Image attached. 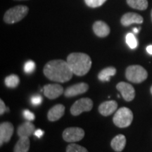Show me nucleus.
Returning a JSON list of instances; mask_svg holds the SVG:
<instances>
[{"mask_svg":"<svg viewBox=\"0 0 152 152\" xmlns=\"http://www.w3.org/2000/svg\"><path fill=\"white\" fill-rule=\"evenodd\" d=\"M43 72L49 80L58 83L69 81L74 75L67 61L60 59L52 60L47 63Z\"/></svg>","mask_w":152,"mask_h":152,"instance_id":"obj_1","label":"nucleus"},{"mask_svg":"<svg viewBox=\"0 0 152 152\" xmlns=\"http://www.w3.org/2000/svg\"><path fill=\"white\" fill-rule=\"evenodd\" d=\"M66 61L74 75L77 76L86 75L92 66V60L90 56L84 53H72L68 56Z\"/></svg>","mask_w":152,"mask_h":152,"instance_id":"obj_2","label":"nucleus"},{"mask_svg":"<svg viewBox=\"0 0 152 152\" xmlns=\"http://www.w3.org/2000/svg\"><path fill=\"white\" fill-rule=\"evenodd\" d=\"M148 77V73L146 69L141 66L132 65L128 66L125 71V77L133 83H141Z\"/></svg>","mask_w":152,"mask_h":152,"instance_id":"obj_3","label":"nucleus"},{"mask_svg":"<svg viewBox=\"0 0 152 152\" xmlns=\"http://www.w3.org/2000/svg\"><path fill=\"white\" fill-rule=\"evenodd\" d=\"M133 121V113L130 109L122 107L118 109L114 115L113 121L115 125L121 128L129 127Z\"/></svg>","mask_w":152,"mask_h":152,"instance_id":"obj_4","label":"nucleus"},{"mask_svg":"<svg viewBox=\"0 0 152 152\" xmlns=\"http://www.w3.org/2000/svg\"><path fill=\"white\" fill-rule=\"evenodd\" d=\"M29 9L26 6L18 5L9 9L5 13L4 20L8 24H13L21 20L28 14Z\"/></svg>","mask_w":152,"mask_h":152,"instance_id":"obj_5","label":"nucleus"},{"mask_svg":"<svg viewBox=\"0 0 152 152\" xmlns=\"http://www.w3.org/2000/svg\"><path fill=\"white\" fill-rule=\"evenodd\" d=\"M93 102L90 98L80 99L74 103L71 107V113L77 116L83 112H87L92 110Z\"/></svg>","mask_w":152,"mask_h":152,"instance_id":"obj_6","label":"nucleus"},{"mask_svg":"<svg viewBox=\"0 0 152 152\" xmlns=\"http://www.w3.org/2000/svg\"><path fill=\"white\" fill-rule=\"evenodd\" d=\"M85 137L83 129L77 127L68 128L63 132V139L67 142H76L80 141Z\"/></svg>","mask_w":152,"mask_h":152,"instance_id":"obj_7","label":"nucleus"},{"mask_svg":"<svg viewBox=\"0 0 152 152\" xmlns=\"http://www.w3.org/2000/svg\"><path fill=\"white\" fill-rule=\"evenodd\" d=\"M116 89L121 92L123 98L126 102H131L134 99L135 96V90L134 87L129 83L125 82H121L118 83L116 85Z\"/></svg>","mask_w":152,"mask_h":152,"instance_id":"obj_8","label":"nucleus"},{"mask_svg":"<svg viewBox=\"0 0 152 152\" xmlns=\"http://www.w3.org/2000/svg\"><path fill=\"white\" fill-rule=\"evenodd\" d=\"M43 92L45 96L49 99H55L64 93V90L60 85L49 84L44 86Z\"/></svg>","mask_w":152,"mask_h":152,"instance_id":"obj_9","label":"nucleus"},{"mask_svg":"<svg viewBox=\"0 0 152 152\" xmlns=\"http://www.w3.org/2000/svg\"><path fill=\"white\" fill-rule=\"evenodd\" d=\"M14 134V125L9 122L1 123L0 125V145L10 141Z\"/></svg>","mask_w":152,"mask_h":152,"instance_id":"obj_10","label":"nucleus"},{"mask_svg":"<svg viewBox=\"0 0 152 152\" xmlns=\"http://www.w3.org/2000/svg\"><path fill=\"white\" fill-rule=\"evenodd\" d=\"M89 85L85 83H80L68 87L64 92L66 97H73L77 95L84 94L88 90Z\"/></svg>","mask_w":152,"mask_h":152,"instance_id":"obj_11","label":"nucleus"},{"mask_svg":"<svg viewBox=\"0 0 152 152\" xmlns=\"http://www.w3.org/2000/svg\"><path fill=\"white\" fill-rule=\"evenodd\" d=\"M118 103L115 101H107L102 103L99 106V112L104 116H109L117 110Z\"/></svg>","mask_w":152,"mask_h":152,"instance_id":"obj_12","label":"nucleus"},{"mask_svg":"<svg viewBox=\"0 0 152 152\" xmlns=\"http://www.w3.org/2000/svg\"><path fill=\"white\" fill-rule=\"evenodd\" d=\"M143 18L142 16L136 13H127L121 18V22L123 26H129L130 25L137 23L141 24L143 23Z\"/></svg>","mask_w":152,"mask_h":152,"instance_id":"obj_13","label":"nucleus"},{"mask_svg":"<svg viewBox=\"0 0 152 152\" xmlns=\"http://www.w3.org/2000/svg\"><path fill=\"white\" fill-rule=\"evenodd\" d=\"M65 113V106L63 104H56L49 109L47 113V118L49 121H56L59 120Z\"/></svg>","mask_w":152,"mask_h":152,"instance_id":"obj_14","label":"nucleus"},{"mask_svg":"<svg viewBox=\"0 0 152 152\" xmlns=\"http://www.w3.org/2000/svg\"><path fill=\"white\" fill-rule=\"evenodd\" d=\"M93 31L98 37H105L109 35L111 30L109 26L105 22L98 20L93 25Z\"/></svg>","mask_w":152,"mask_h":152,"instance_id":"obj_15","label":"nucleus"},{"mask_svg":"<svg viewBox=\"0 0 152 152\" xmlns=\"http://www.w3.org/2000/svg\"><path fill=\"white\" fill-rule=\"evenodd\" d=\"M35 127L34 124L31 123V121H26L21 125H19L18 130H17V134L19 137H29L35 132Z\"/></svg>","mask_w":152,"mask_h":152,"instance_id":"obj_16","label":"nucleus"},{"mask_svg":"<svg viewBox=\"0 0 152 152\" xmlns=\"http://www.w3.org/2000/svg\"><path fill=\"white\" fill-rule=\"evenodd\" d=\"M126 144V138L123 134H118L111 140V146L114 151L121 152Z\"/></svg>","mask_w":152,"mask_h":152,"instance_id":"obj_17","label":"nucleus"},{"mask_svg":"<svg viewBox=\"0 0 152 152\" xmlns=\"http://www.w3.org/2000/svg\"><path fill=\"white\" fill-rule=\"evenodd\" d=\"M30 142L28 137H20L15 145L14 152H28L29 151Z\"/></svg>","mask_w":152,"mask_h":152,"instance_id":"obj_18","label":"nucleus"},{"mask_svg":"<svg viewBox=\"0 0 152 152\" xmlns=\"http://www.w3.org/2000/svg\"><path fill=\"white\" fill-rule=\"evenodd\" d=\"M116 74V68L114 67H107L102 70L98 74V79L102 82H108L112 76Z\"/></svg>","mask_w":152,"mask_h":152,"instance_id":"obj_19","label":"nucleus"},{"mask_svg":"<svg viewBox=\"0 0 152 152\" xmlns=\"http://www.w3.org/2000/svg\"><path fill=\"white\" fill-rule=\"evenodd\" d=\"M127 3L133 9L145 10L148 7L147 0H127Z\"/></svg>","mask_w":152,"mask_h":152,"instance_id":"obj_20","label":"nucleus"},{"mask_svg":"<svg viewBox=\"0 0 152 152\" xmlns=\"http://www.w3.org/2000/svg\"><path fill=\"white\" fill-rule=\"evenodd\" d=\"M4 83L9 88H16L20 83V78L17 75L12 74L6 77Z\"/></svg>","mask_w":152,"mask_h":152,"instance_id":"obj_21","label":"nucleus"},{"mask_svg":"<svg viewBox=\"0 0 152 152\" xmlns=\"http://www.w3.org/2000/svg\"><path fill=\"white\" fill-rule=\"evenodd\" d=\"M126 42L130 49H135L138 45L135 36L132 33H128L126 35Z\"/></svg>","mask_w":152,"mask_h":152,"instance_id":"obj_22","label":"nucleus"},{"mask_svg":"<svg viewBox=\"0 0 152 152\" xmlns=\"http://www.w3.org/2000/svg\"><path fill=\"white\" fill-rule=\"evenodd\" d=\"M66 152H88L85 147L77 144H70L66 148Z\"/></svg>","mask_w":152,"mask_h":152,"instance_id":"obj_23","label":"nucleus"},{"mask_svg":"<svg viewBox=\"0 0 152 152\" xmlns=\"http://www.w3.org/2000/svg\"><path fill=\"white\" fill-rule=\"evenodd\" d=\"M35 67L36 66L35 62L31 60L28 61L27 62H26V64L24 65V72L27 74L33 73L35 69Z\"/></svg>","mask_w":152,"mask_h":152,"instance_id":"obj_24","label":"nucleus"},{"mask_svg":"<svg viewBox=\"0 0 152 152\" xmlns=\"http://www.w3.org/2000/svg\"><path fill=\"white\" fill-rule=\"evenodd\" d=\"M106 0H85L86 4L92 8L101 7L106 2Z\"/></svg>","mask_w":152,"mask_h":152,"instance_id":"obj_25","label":"nucleus"},{"mask_svg":"<svg viewBox=\"0 0 152 152\" xmlns=\"http://www.w3.org/2000/svg\"><path fill=\"white\" fill-rule=\"evenodd\" d=\"M43 99L40 95H35V96H33V97L30 99V102H31V104H33V106H39L40 105L42 102Z\"/></svg>","mask_w":152,"mask_h":152,"instance_id":"obj_26","label":"nucleus"},{"mask_svg":"<svg viewBox=\"0 0 152 152\" xmlns=\"http://www.w3.org/2000/svg\"><path fill=\"white\" fill-rule=\"evenodd\" d=\"M23 116L28 121H33L35 118V114L27 109L23 111Z\"/></svg>","mask_w":152,"mask_h":152,"instance_id":"obj_27","label":"nucleus"},{"mask_svg":"<svg viewBox=\"0 0 152 152\" xmlns=\"http://www.w3.org/2000/svg\"><path fill=\"white\" fill-rule=\"evenodd\" d=\"M7 108L6 107L4 102H3L2 99L0 100V114L1 115H3L4 113H5L6 111H7Z\"/></svg>","mask_w":152,"mask_h":152,"instance_id":"obj_28","label":"nucleus"},{"mask_svg":"<svg viewBox=\"0 0 152 152\" xmlns=\"http://www.w3.org/2000/svg\"><path fill=\"white\" fill-rule=\"evenodd\" d=\"M34 134H35L36 137H37L38 138H40L44 134V131L40 130V129H38V130L35 131V132H34Z\"/></svg>","mask_w":152,"mask_h":152,"instance_id":"obj_29","label":"nucleus"},{"mask_svg":"<svg viewBox=\"0 0 152 152\" xmlns=\"http://www.w3.org/2000/svg\"><path fill=\"white\" fill-rule=\"evenodd\" d=\"M147 52L149 53V54L152 55V45H149L147 47Z\"/></svg>","mask_w":152,"mask_h":152,"instance_id":"obj_30","label":"nucleus"},{"mask_svg":"<svg viewBox=\"0 0 152 152\" xmlns=\"http://www.w3.org/2000/svg\"><path fill=\"white\" fill-rule=\"evenodd\" d=\"M140 28H134L132 29V31H133V33H134V34H137L139 32H140Z\"/></svg>","mask_w":152,"mask_h":152,"instance_id":"obj_31","label":"nucleus"},{"mask_svg":"<svg viewBox=\"0 0 152 152\" xmlns=\"http://www.w3.org/2000/svg\"><path fill=\"white\" fill-rule=\"evenodd\" d=\"M150 92H151V94H152V86L151 87V89H150Z\"/></svg>","mask_w":152,"mask_h":152,"instance_id":"obj_32","label":"nucleus"},{"mask_svg":"<svg viewBox=\"0 0 152 152\" xmlns=\"http://www.w3.org/2000/svg\"><path fill=\"white\" fill-rule=\"evenodd\" d=\"M151 20H152V10H151Z\"/></svg>","mask_w":152,"mask_h":152,"instance_id":"obj_33","label":"nucleus"},{"mask_svg":"<svg viewBox=\"0 0 152 152\" xmlns=\"http://www.w3.org/2000/svg\"><path fill=\"white\" fill-rule=\"evenodd\" d=\"M17 1H23V0H17Z\"/></svg>","mask_w":152,"mask_h":152,"instance_id":"obj_34","label":"nucleus"}]
</instances>
